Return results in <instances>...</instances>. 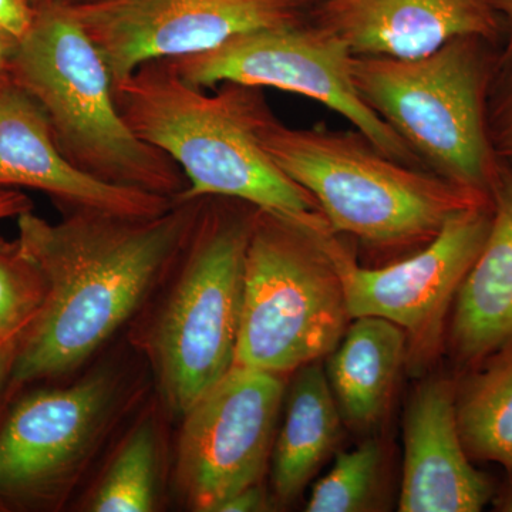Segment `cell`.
Segmentation results:
<instances>
[{"instance_id": "5b68a950", "label": "cell", "mask_w": 512, "mask_h": 512, "mask_svg": "<svg viewBox=\"0 0 512 512\" xmlns=\"http://www.w3.org/2000/svg\"><path fill=\"white\" fill-rule=\"evenodd\" d=\"M500 53L484 37L463 36L414 59L353 56V83L426 170L491 200L505 168L487 120Z\"/></svg>"}, {"instance_id": "30bf717a", "label": "cell", "mask_w": 512, "mask_h": 512, "mask_svg": "<svg viewBox=\"0 0 512 512\" xmlns=\"http://www.w3.org/2000/svg\"><path fill=\"white\" fill-rule=\"evenodd\" d=\"M491 217V201L457 212L429 244L380 268L357 264L339 235H323L350 318L376 316L400 326L409 343L407 356L426 362L439 348L444 320L483 249Z\"/></svg>"}, {"instance_id": "44dd1931", "label": "cell", "mask_w": 512, "mask_h": 512, "mask_svg": "<svg viewBox=\"0 0 512 512\" xmlns=\"http://www.w3.org/2000/svg\"><path fill=\"white\" fill-rule=\"evenodd\" d=\"M382 461L383 450L377 440L339 451L329 473L313 487L306 511H369L375 501Z\"/></svg>"}, {"instance_id": "7c38bea8", "label": "cell", "mask_w": 512, "mask_h": 512, "mask_svg": "<svg viewBox=\"0 0 512 512\" xmlns=\"http://www.w3.org/2000/svg\"><path fill=\"white\" fill-rule=\"evenodd\" d=\"M113 83L157 60L198 55L242 33L299 25L315 0H77L64 3Z\"/></svg>"}, {"instance_id": "7a4b0ae2", "label": "cell", "mask_w": 512, "mask_h": 512, "mask_svg": "<svg viewBox=\"0 0 512 512\" xmlns=\"http://www.w3.org/2000/svg\"><path fill=\"white\" fill-rule=\"evenodd\" d=\"M247 116L266 156L315 198L333 234L373 251L413 254L454 214L491 201L387 157L360 131L288 127L258 87L248 89Z\"/></svg>"}, {"instance_id": "603a6c76", "label": "cell", "mask_w": 512, "mask_h": 512, "mask_svg": "<svg viewBox=\"0 0 512 512\" xmlns=\"http://www.w3.org/2000/svg\"><path fill=\"white\" fill-rule=\"evenodd\" d=\"M488 133L501 163L512 167V60L498 63L488 96Z\"/></svg>"}, {"instance_id": "cb8c5ba5", "label": "cell", "mask_w": 512, "mask_h": 512, "mask_svg": "<svg viewBox=\"0 0 512 512\" xmlns=\"http://www.w3.org/2000/svg\"><path fill=\"white\" fill-rule=\"evenodd\" d=\"M33 19L35 13L30 10L26 0H0V32L16 42L28 33Z\"/></svg>"}, {"instance_id": "f1b7e54d", "label": "cell", "mask_w": 512, "mask_h": 512, "mask_svg": "<svg viewBox=\"0 0 512 512\" xmlns=\"http://www.w3.org/2000/svg\"><path fill=\"white\" fill-rule=\"evenodd\" d=\"M16 40L0 32V86H2L3 77L6 72H10V60H12L13 50H15Z\"/></svg>"}, {"instance_id": "ffe728a7", "label": "cell", "mask_w": 512, "mask_h": 512, "mask_svg": "<svg viewBox=\"0 0 512 512\" xmlns=\"http://www.w3.org/2000/svg\"><path fill=\"white\" fill-rule=\"evenodd\" d=\"M160 477V436L156 417L138 421L114 454L89 510L150 512L156 510Z\"/></svg>"}, {"instance_id": "83f0119b", "label": "cell", "mask_w": 512, "mask_h": 512, "mask_svg": "<svg viewBox=\"0 0 512 512\" xmlns=\"http://www.w3.org/2000/svg\"><path fill=\"white\" fill-rule=\"evenodd\" d=\"M495 12L504 23V43L501 46L500 60H512V0H490Z\"/></svg>"}, {"instance_id": "8fae6325", "label": "cell", "mask_w": 512, "mask_h": 512, "mask_svg": "<svg viewBox=\"0 0 512 512\" xmlns=\"http://www.w3.org/2000/svg\"><path fill=\"white\" fill-rule=\"evenodd\" d=\"M284 396V375L234 366L181 416L175 477L190 510L218 512L261 483Z\"/></svg>"}, {"instance_id": "ba28073f", "label": "cell", "mask_w": 512, "mask_h": 512, "mask_svg": "<svg viewBox=\"0 0 512 512\" xmlns=\"http://www.w3.org/2000/svg\"><path fill=\"white\" fill-rule=\"evenodd\" d=\"M352 59L342 40L311 19L242 33L208 52L167 62L185 82L200 89L237 83L318 101L345 117L387 157L426 170L403 138L362 100L353 83Z\"/></svg>"}, {"instance_id": "4316f807", "label": "cell", "mask_w": 512, "mask_h": 512, "mask_svg": "<svg viewBox=\"0 0 512 512\" xmlns=\"http://www.w3.org/2000/svg\"><path fill=\"white\" fill-rule=\"evenodd\" d=\"M32 210V202L25 194L12 188H0V221L18 218Z\"/></svg>"}, {"instance_id": "277c9868", "label": "cell", "mask_w": 512, "mask_h": 512, "mask_svg": "<svg viewBox=\"0 0 512 512\" xmlns=\"http://www.w3.org/2000/svg\"><path fill=\"white\" fill-rule=\"evenodd\" d=\"M10 74L45 114L64 156L86 173L171 200L187 190L181 168L128 127L109 67L64 3L35 13Z\"/></svg>"}, {"instance_id": "8992f818", "label": "cell", "mask_w": 512, "mask_h": 512, "mask_svg": "<svg viewBox=\"0 0 512 512\" xmlns=\"http://www.w3.org/2000/svg\"><path fill=\"white\" fill-rule=\"evenodd\" d=\"M255 211L234 198H204L148 330L158 389L165 406L180 416L235 366Z\"/></svg>"}, {"instance_id": "7402d4cb", "label": "cell", "mask_w": 512, "mask_h": 512, "mask_svg": "<svg viewBox=\"0 0 512 512\" xmlns=\"http://www.w3.org/2000/svg\"><path fill=\"white\" fill-rule=\"evenodd\" d=\"M43 298L42 278L19 254L15 241L0 244V333L32 322Z\"/></svg>"}, {"instance_id": "6da1fadb", "label": "cell", "mask_w": 512, "mask_h": 512, "mask_svg": "<svg viewBox=\"0 0 512 512\" xmlns=\"http://www.w3.org/2000/svg\"><path fill=\"white\" fill-rule=\"evenodd\" d=\"M202 201L177 198L170 210L146 218L70 211L50 222L32 210L19 215L16 248L42 278L45 298L8 390L73 372L123 328L173 271Z\"/></svg>"}, {"instance_id": "d6986e66", "label": "cell", "mask_w": 512, "mask_h": 512, "mask_svg": "<svg viewBox=\"0 0 512 512\" xmlns=\"http://www.w3.org/2000/svg\"><path fill=\"white\" fill-rule=\"evenodd\" d=\"M457 396V421L468 456L512 474V346L491 356Z\"/></svg>"}, {"instance_id": "9c48e42d", "label": "cell", "mask_w": 512, "mask_h": 512, "mask_svg": "<svg viewBox=\"0 0 512 512\" xmlns=\"http://www.w3.org/2000/svg\"><path fill=\"white\" fill-rule=\"evenodd\" d=\"M119 377L96 372L20 399L0 426V507H59L113 427Z\"/></svg>"}, {"instance_id": "ac0fdd59", "label": "cell", "mask_w": 512, "mask_h": 512, "mask_svg": "<svg viewBox=\"0 0 512 512\" xmlns=\"http://www.w3.org/2000/svg\"><path fill=\"white\" fill-rule=\"evenodd\" d=\"M296 372L269 460L272 493L281 504L295 501L328 460L343 421L319 360Z\"/></svg>"}, {"instance_id": "f546056e", "label": "cell", "mask_w": 512, "mask_h": 512, "mask_svg": "<svg viewBox=\"0 0 512 512\" xmlns=\"http://www.w3.org/2000/svg\"><path fill=\"white\" fill-rule=\"evenodd\" d=\"M495 505H497L498 511L512 512V480L503 491V494L498 497Z\"/></svg>"}, {"instance_id": "52a82bcc", "label": "cell", "mask_w": 512, "mask_h": 512, "mask_svg": "<svg viewBox=\"0 0 512 512\" xmlns=\"http://www.w3.org/2000/svg\"><path fill=\"white\" fill-rule=\"evenodd\" d=\"M325 234L256 208L235 366L286 375L336 348L352 318Z\"/></svg>"}, {"instance_id": "9a60e30c", "label": "cell", "mask_w": 512, "mask_h": 512, "mask_svg": "<svg viewBox=\"0 0 512 512\" xmlns=\"http://www.w3.org/2000/svg\"><path fill=\"white\" fill-rule=\"evenodd\" d=\"M456 399L446 380H429L413 394L404 417L399 511L477 512L490 501V481L461 439Z\"/></svg>"}, {"instance_id": "2e32d148", "label": "cell", "mask_w": 512, "mask_h": 512, "mask_svg": "<svg viewBox=\"0 0 512 512\" xmlns=\"http://www.w3.org/2000/svg\"><path fill=\"white\" fill-rule=\"evenodd\" d=\"M491 205L490 231L458 288L451 316V345L470 363L512 346V167L505 165Z\"/></svg>"}, {"instance_id": "4dcf8cb0", "label": "cell", "mask_w": 512, "mask_h": 512, "mask_svg": "<svg viewBox=\"0 0 512 512\" xmlns=\"http://www.w3.org/2000/svg\"><path fill=\"white\" fill-rule=\"evenodd\" d=\"M316 3L322 2V0H315Z\"/></svg>"}, {"instance_id": "4fadbf2b", "label": "cell", "mask_w": 512, "mask_h": 512, "mask_svg": "<svg viewBox=\"0 0 512 512\" xmlns=\"http://www.w3.org/2000/svg\"><path fill=\"white\" fill-rule=\"evenodd\" d=\"M32 188L70 211L156 217L175 200L107 183L74 165L57 146L45 114L16 84L0 86V188Z\"/></svg>"}, {"instance_id": "3957f363", "label": "cell", "mask_w": 512, "mask_h": 512, "mask_svg": "<svg viewBox=\"0 0 512 512\" xmlns=\"http://www.w3.org/2000/svg\"><path fill=\"white\" fill-rule=\"evenodd\" d=\"M248 89L224 83L217 93H204L167 60L143 64L113 83L128 127L183 171L188 187L181 200L234 198L320 234L332 231L315 198L286 177L256 141L247 116Z\"/></svg>"}, {"instance_id": "5bb4252c", "label": "cell", "mask_w": 512, "mask_h": 512, "mask_svg": "<svg viewBox=\"0 0 512 512\" xmlns=\"http://www.w3.org/2000/svg\"><path fill=\"white\" fill-rule=\"evenodd\" d=\"M312 22L353 56L414 59L450 40L480 36L500 45L504 23L490 0H322Z\"/></svg>"}, {"instance_id": "e0dca14e", "label": "cell", "mask_w": 512, "mask_h": 512, "mask_svg": "<svg viewBox=\"0 0 512 512\" xmlns=\"http://www.w3.org/2000/svg\"><path fill=\"white\" fill-rule=\"evenodd\" d=\"M352 320L323 367L342 420L369 430L387 412L409 343L406 332L389 320Z\"/></svg>"}, {"instance_id": "d4e9b609", "label": "cell", "mask_w": 512, "mask_h": 512, "mask_svg": "<svg viewBox=\"0 0 512 512\" xmlns=\"http://www.w3.org/2000/svg\"><path fill=\"white\" fill-rule=\"evenodd\" d=\"M30 323L10 330V332L0 333V396L5 390H8L13 366H15L23 336H25Z\"/></svg>"}, {"instance_id": "484cf974", "label": "cell", "mask_w": 512, "mask_h": 512, "mask_svg": "<svg viewBox=\"0 0 512 512\" xmlns=\"http://www.w3.org/2000/svg\"><path fill=\"white\" fill-rule=\"evenodd\" d=\"M269 498L261 483L249 485L228 498L218 512H261L269 510Z\"/></svg>"}, {"instance_id": "1f68e13d", "label": "cell", "mask_w": 512, "mask_h": 512, "mask_svg": "<svg viewBox=\"0 0 512 512\" xmlns=\"http://www.w3.org/2000/svg\"><path fill=\"white\" fill-rule=\"evenodd\" d=\"M70 2H77V0H70Z\"/></svg>"}]
</instances>
